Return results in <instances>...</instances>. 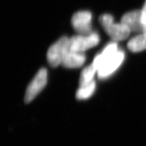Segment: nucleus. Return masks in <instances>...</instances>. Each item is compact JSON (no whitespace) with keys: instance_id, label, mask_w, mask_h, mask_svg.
Segmentation results:
<instances>
[{"instance_id":"obj_1","label":"nucleus","mask_w":146,"mask_h":146,"mask_svg":"<svg viewBox=\"0 0 146 146\" xmlns=\"http://www.w3.org/2000/svg\"><path fill=\"white\" fill-rule=\"evenodd\" d=\"M100 23L113 41H121L127 39L131 34V30L125 24L115 23L114 17L109 14H104L100 17Z\"/></svg>"},{"instance_id":"obj_2","label":"nucleus","mask_w":146,"mask_h":146,"mask_svg":"<svg viewBox=\"0 0 146 146\" xmlns=\"http://www.w3.org/2000/svg\"><path fill=\"white\" fill-rule=\"evenodd\" d=\"M100 42V36L97 33L72 36L69 38V50L83 53L89 49L96 47Z\"/></svg>"},{"instance_id":"obj_3","label":"nucleus","mask_w":146,"mask_h":146,"mask_svg":"<svg viewBox=\"0 0 146 146\" xmlns=\"http://www.w3.org/2000/svg\"><path fill=\"white\" fill-rule=\"evenodd\" d=\"M69 50V38L64 36L60 38L49 48L47 59L51 66L57 67L62 64L63 57Z\"/></svg>"},{"instance_id":"obj_4","label":"nucleus","mask_w":146,"mask_h":146,"mask_svg":"<svg viewBox=\"0 0 146 146\" xmlns=\"http://www.w3.org/2000/svg\"><path fill=\"white\" fill-rule=\"evenodd\" d=\"M47 82V72L45 68H41L38 71L33 79L27 87L25 96V103L33 101L35 97L43 90Z\"/></svg>"},{"instance_id":"obj_5","label":"nucleus","mask_w":146,"mask_h":146,"mask_svg":"<svg viewBox=\"0 0 146 146\" xmlns=\"http://www.w3.org/2000/svg\"><path fill=\"white\" fill-rule=\"evenodd\" d=\"M125 54L123 50H118L113 56L110 57L98 69V76L100 78H106L114 73L119 68L125 60Z\"/></svg>"},{"instance_id":"obj_6","label":"nucleus","mask_w":146,"mask_h":146,"mask_svg":"<svg viewBox=\"0 0 146 146\" xmlns=\"http://www.w3.org/2000/svg\"><path fill=\"white\" fill-rule=\"evenodd\" d=\"M91 22L92 14L86 10L78 11L72 16L71 24L74 30L81 35L89 34L91 33Z\"/></svg>"},{"instance_id":"obj_7","label":"nucleus","mask_w":146,"mask_h":146,"mask_svg":"<svg viewBox=\"0 0 146 146\" xmlns=\"http://www.w3.org/2000/svg\"><path fill=\"white\" fill-rule=\"evenodd\" d=\"M122 23L125 24L131 31L143 33L141 21V10H135L127 12L121 18Z\"/></svg>"},{"instance_id":"obj_8","label":"nucleus","mask_w":146,"mask_h":146,"mask_svg":"<svg viewBox=\"0 0 146 146\" xmlns=\"http://www.w3.org/2000/svg\"><path fill=\"white\" fill-rule=\"evenodd\" d=\"M85 60L86 57L83 53L68 50L64 56L61 65L68 68H79L83 65Z\"/></svg>"},{"instance_id":"obj_9","label":"nucleus","mask_w":146,"mask_h":146,"mask_svg":"<svg viewBox=\"0 0 146 146\" xmlns=\"http://www.w3.org/2000/svg\"><path fill=\"white\" fill-rule=\"evenodd\" d=\"M118 50V49L117 43L116 41H112L108 43L103 49L101 53L97 55L92 63L93 66L96 68L97 71L102 66V65L103 64L106 60L113 56Z\"/></svg>"},{"instance_id":"obj_10","label":"nucleus","mask_w":146,"mask_h":146,"mask_svg":"<svg viewBox=\"0 0 146 146\" xmlns=\"http://www.w3.org/2000/svg\"><path fill=\"white\" fill-rule=\"evenodd\" d=\"M128 49L133 52H139L146 49V32L135 36L128 42Z\"/></svg>"},{"instance_id":"obj_11","label":"nucleus","mask_w":146,"mask_h":146,"mask_svg":"<svg viewBox=\"0 0 146 146\" xmlns=\"http://www.w3.org/2000/svg\"><path fill=\"white\" fill-rule=\"evenodd\" d=\"M96 72H98V71L93 64H91L89 66L86 67L85 69H83V70L81 72V77H80V87L89 85L93 81H94V78Z\"/></svg>"},{"instance_id":"obj_12","label":"nucleus","mask_w":146,"mask_h":146,"mask_svg":"<svg viewBox=\"0 0 146 146\" xmlns=\"http://www.w3.org/2000/svg\"><path fill=\"white\" fill-rule=\"evenodd\" d=\"M96 86V82L93 81L89 85L80 87L76 91V98L78 100L88 99L94 94Z\"/></svg>"},{"instance_id":"obj_13","label":"nucleus","mask_w":146,"mask_h":146,"mask_svg":"<svg viewBox=\"0 0 146 146\" xmlns=\"http://www.w3.org/2000/svg\"><path fill=\"white\" fill-rule=\"evenodd\" d=\"M143 10H145V12H146V2H145V5H144V7H143Z\"/></svg>"}]
</instances>
